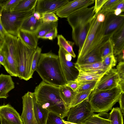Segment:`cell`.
Masks as SVG:
<instances>
[{"label":"cell","instance_id":"cell-1","mask_svg":"<svg viewBox=\"0 0 124 124\" xmlns=\"http://www.w3.org/2000/svg\"><path fill=\"white\" fill-rule=\"evenodd\" d=\"M33 93L37 102L43 108L63 119L67 116L69 110L66 108L60 96L59 87L42 81L36 87Z\"/></svg>","mask_w":124,"mask_h":124},{"label":"cell","instance_id":"cell-2","mask_svg":"<svg viewBox=\"0 0 124 124\" xmlns=\"http://www.w3.org/2000/svg\"><path fill=\"white\" fill-rule=\"evenodd\" d=\"M36 71L48 84L59 87L67 83L58 56L51 52L41 54Z\"/></svg>","mask_w":124,"mask_h":124},{"label":"cell","instance_id":"cell-3","mask_svg":"<svg viewBox=\"0 0 124 124\" xmlns=\"http://www.w3.org/2000/svg\"><path fill=\"white\" fill-rule=\"evenodd\" d=\"M94 6L79 10L67 18L72 28V39L81 50L89 30L90 21L95 14Z\"/></svg>","mask_w":124,"mask_h":124},{"label":"cell","instance_id":"cell-4","mask_svg":"<svg viewBox=\"0 0 124 124\" xmlns=\"http://www.w3.org/2000/svg\"><path fill=\"white\" fill-rule=\"evenodd\" d=\"M123 93L118 86L112 89L91 92L88 100L93 112H106L112 109Z\"/></svg>","mask_w":124,"mask_h":124},{"label":"cell","instance_id":"cell-5","mask_svg":"<svg viewBox=\"0 0 124 124\" xmlns=\"http://www.w3.org/2000/svg\"><path fill=\"white\" fill-rule=\"evenodd\" d=\"M36 49L26 45L17 37L16 47V63L17 77L27 81L30 74L33 54Z\"/></svg>","mask_w":124,"mask_h":124},{"label":"cell","instance_id":"cell-6","mask_svg":"<svg viewBox=\"0 0 124 124\" xmlns=\"http://www.w3.org/2000/svg\"><path fill=\"white\" fill-rule=\"evenodd\" d=\"M34 9L24 12L3 10L1 16V21L6 31L11 35L17 37L18 31L23 22L32 14Z\"/></svg>","mask_w":124,"mask_h":124},{"label":"cell","instance_id":"cell-7","mask_svg":"<svg viewBox=\"0 0 124 124\" xmlns=\"http://www.w3.org/2000/svg\"><path fill=\"white\" fill-rule=\"evenodd\" d=\"M17 39V37L9 34L5 36L4 42L0 49L5 57L4 67L11 76L16 77H17L16 63Z\"/></svg>","mask_w":124,"mask_h":124},{"label":"cell","instance_id":"cell-8","mask_svg":"<svg viewBox=\"0 0 124 124\" xmlns=\"http://www.w3.org/2000/svg\"><path fill=\"white\" fill-rule=\"evenodd\" d=\"M93 113L87 99L70 109L67 116V121L81 124Z\"/></svg>","mask_w":124,"mask_h":124},{"label":"cell","instance_id":"cell-9","mask_svg":"<svg viewBox=\"0 0 124 124\" xmlns=\"http://www.w3.org/2000/svg\"><path fill=\"white\" fill-rule=\"evenodd\" d=\"M98 13L95 14L90 21V26L84 43L79 52L78 53L77 60L75 63L78 64L87 54L96 36L97 30L101 23L97 20Z\"/></svg>","mask_w":124,"mask_h":124},{"label":"cell","instance_id":"cell-10","mask_svg":"<svg viewBox=\"0 0 124 124\" xmlns=\"http://www.w3.org/2000/svg\"><path fill=\"white\" fill-rule=\"evenodd\" d=\"M124 25V15L118 16L113 12L110 13L105 16V19L102 24V29L104 39L108 40L117 30Z\"/></svg>","mask_w":124,"mask_h":124},{"label":"cell","instance_id":"cell-11","mask_svg":"<svg viewBox=\"0 0 124 124\" xmlns=\"http://www.w3.org/2000/svg\"><path fill=\"white\" fill-rule=\"evenodd\" d=\"M33 93L28 91L22 97L23 110L20 116L23 124H38L33 109Z\"/></svg>","mask_w":124,"mask_h":124},{"label":"cell","instance_id":"cell-12","mask_svg":"<svg viewBox=\"0 0 124 124\" xmlns=\"http://www.w3.org/2000/svg\"><path fill=\"white\" fill-rule=\"evenodd\" d=\"M120 81L116 69L111 68L100 78L92 92L112 89L118 86Z\"/></svg>","mask_w":124,"mask_h":124},{"label":"cell","instance_id":"cell-13","mask_svg":"<svg viewBox=\"0 0 124 124\" xmlns=\"http://www.w3.org/2000/svg\"><path fill=\"white\" fill-rule=\"evenodd\" d=\"M94 0H75L69 1L56 12V15L61 18H67L74 13L93 4Z\"/></svg>","mask_w":124,"mask_h":124},{"label":"cell","instance_id":"cell-14","mask_svg":"<svg viewBox=\"0 0 124 124\" xmlns=\"http://www.w3.org/2000/svg\"><path fill=\"white\" fill-rule=\"evenodd\" d=\"M66 52L63 48L59 47L58 56L62 71L67 82L76 80L78 71L75 67V63L66 59L65 56Z\"/></svg>","mask_w":124,"mask_h":124},{"label":"cell","instance_id":"cell-15","mask_svg":"<svg viewBox=\"0 0 124 124\" xmlns=\"http://www.w3.org/2000/svg\"><path fill=\"white\" fill-rule=\"evenodd\" d=\"M69 1L37 0L35 8V11L39 13L41 15L47 13H56Z\"/></svg>","mask_w":124,"mask_h":124},{"label":"cell","instance_id":"cell-16","mask_svg":"<svg viewBox=\"0 0 124 124\" xmlns=\"http://www.w3.org/2000/svg\"><path fill=\"white\" fill-rule=\"evenodd\" d=\"M0 117L15 124H23L19 113L9 104L0 105Z\"/></svg>","mask_w":124,"mask_h":124},{"label":"cell","instance_id":"cell-17","mask_svg":"<svg viewBox=\"0 0 124 124\" xmlns=\"http://www.w3.org/2000/svg\"><path fill=\"white\" fill-rule=\"evenodd\" d=\"M111 39L113 46V54L115 56L124 50V25L113 34Z\"/></svg>","mask_w":124,"mask_h":124},{"label":"cell","instance_id":"cell-18","mask_svg":"<svg viewBox=\"0 0 124 124\" xmlns=\"http://www.w3.org/2000/svg\"><path fill=\"white\" fill-rule=\"evenodd\" d=\"M14 87V83L10 75L2 73L0 75V99H7L8 93Z\"/></svg>","mask_w":124,"mask_h":124},{"label":"cell","instance_id":"cell-19","mask_svg":"<svg viewBox=\"0 0 124 124\" xmlns=\"http://www.w3.org/2000/svg\"><path fill=\"white\" fill-rule=\"evenodd\" d=\"M17 36L29 47L36 49L37 47L38 38L35 33L20 29L18 31Z\"/></svg>","mask_w":124,"mask_h":124},{"label":"cell","instance_id":"cell-20","mask_svg":"<svg viewBox=\"0 0 124 124\" xmlns=\"http://www.w3.org/2000/svg\"><path fill=\"white\" fill-rule=\"evenodd\" d=\"M33 101L34 115L38 124H46L50 112L37 102L33 93Z\"/></svg>","mask_w":124,"mask_h":124},{"label":"cell","instance_id":"cell-21","mask_svg":"<svg viewBox=\"0 0 124 124\" xmlns=\"http://www.w3.org/2000/svg\"><path fill=\"white\" fill-rule=\"evenodd\" d=\"M75 67L78 71L85 72H100L108 70L111 68H107L103 65L102 62L82 64L75 63Z\"/></svg>","mask_w":124,"mask_h":124},{"label":"cell","instance_id":"cell-22","mask_svg":"<svg viewBox=\"0 0 124 124\" xmlns=\"http://www.w3.org/2000/svg\"><path fill=\"white\" fill-rule=\"evenodd\" d=\"M60 96L66 108L69 110L71 103L77 93L70 88L65 85L59 87Z\"/></svg>","mask_w":124,"mask_h":124},{"label":"cell","instance_id":"cell-23","mask_svg":"<svg viewBox=\"0 0 124 124\" xmlns=\"http://www.w3.org/2000/svg\"><path fill=\"white\" fill-rule=\"evenodd\" d=\"M42 23V20L41 18L39 20L37 19L32 14L24 21L20 29L35 33Z\"/></svg>","mask_w":124,"mask_h":124},{"label":"cell","instance_id":"cell-24","mask_svg":"<svg viewBox=\"0 0 124 124\" xmlns=\"http://www.w3.org/2000/svg\"><path fill=\"white\" fill-rule=\"evenodd\" d=\"M81 124H110L109 114L106 112L94 113Z\"/></svg>","mask_w":124,"mask_h":124},{"label":"cell","instance_id":"cell-25","mask_svg":"<svg viewBox=\"0 0 124 124\" xmlns=\"http://www.w3.org/2000/svg\"><path fill=\"white\" fill-rule=\"evenodd\" d=\"M109 70L102 72H95L78 71V75L75 80L78 83L92 81H98Z\"/></svg>","mask_w":124,"mask_h":124},{"label":"cell","instance_id":"cell-26","mask_svg":"<svg viewBox=\"0 0 124 124\" xmlns=\"http://www.w3.org/2000/svg\"><path fill=\"white\" fill-rule=\"evenodd\" d=\"M102 42L88 54L79 64H89L102 62V59L100 52V47Z\"/></svg>","mask_w":124,"mask_h":124},{"label":"cell","instance_id":"cell-27","mask_svg":"<svg viewBox=\"0 0 124 124\" xmlns=\"http://www.w3.org/2000/svg\"><path fill=\"white\" fill-rule=\"evenodd\" d=\"M37 0H21L18 4L11 11L24 12L34 9Z\"/></svg>","mask_w":124,"mask_h":124},{"label":"cell","instance_id":"cell-28","mask_svg":"<svg viewBox=\"0 0 124 124\" xmlns=\"http://www.w3.org/2000/svg\"><path fill=\"white\" fill-rule=\"evenodd\" d=\"M57 37V44L59 47L63 48L73 58H75L76 55L73 49L72 43L66 40L62 35H58Z\"/></svg>","mask_w":124,"mask_h":124},{"label":"cell","instance_id":"cell-29","mask_svg":"<svg viewBox=\"0 0 124 124\" xmlns=\"http://www.w3.org/2000/svg\"><path fill=\"white\" fill-rule=\"evenodd\" d=\"M58 23L43 22L35 33L38 38H41L46 34L55 27H57Z\"/></svg>","mask_w":124,"mask_h":124},{"label":"cell","instance_id":"cell-30","mask_svg":"<svg viewBox=\"0 0 124 124\" xmlns=\"http://www.w3.org/2000/svg\"><path fill=\"white\" fill-rule=\"evenodd\" d=\"M109 113L110 124H123V117L119 107L113 108Z\"/></svg>","mask_w":124,"mask_h":124},{"label":"cell","instance_id":"cell-31","mask_svg":"<svg viewBox=\"0 0 124 124\" xmlns=\"http://www.w3.org/2000/svg\"><path fill=\"white\" fill-rule=\"evenodd\" d=\"M100 52L102 59L113 53V46L111 38L106 40L104 39L100 47Z\"/></svg>","mask_w":124,"mask_h":124},{"label":"cell","instance_id":"cell-32","mask_svg":"<svg viewBox=\"0 0 124 124\" xmlns=\"http://www.w3.org/2000/svg\"><path fill=\"white\" fill-rule=\"evenodd\" d=\"M121 0H108L99 12L105 16L108 13L113 12L117 5Z\"/></svg>","mask_w":124,"mask_h":124},{"label":"cell","instance_id":"cell-33","mask_svg":"<svg viewBox=\"0 0 124 124\" xmlns=\"http://www.w3.org/2000/svg\"><path fill=\"white\" fill-rule=\"evenodd\" d=\"M92 91L91 90L77 92L71 103L70 108L88 99Z\"/></svg>","mask_w":124,"mask_h":124},{"label":"cell","instance_id":"cell-34","mask_svg":"<svg viewBox=\"0 0 124 124\" xmlns=\"http://www.w3.org/2000/svg\"><path fill=\"white\" fill-rule=\"evenodd\" d=\"M98 81H92L82 83H78V87L76 91V92L93 91Z\"/></svg>","mask_w":124,"mask_h":124},{"label":"cell","instance_id":"cell-35","mask_svg":"<svg viewBox=\"0 0 124 124\" xmlns=\"http://www.w3.org/2000/svg\"><path fill=\"white\" fill-rule=\"evenodd\" d=\"M41 51V48L37 46L33 54L31 64L30 74L31 78H32L33 75L37 68Z\"/></svg>","mask_w":124,"mask_h":124},{"label":"cell","instance_id":"cell-36","mask_svg":"<svg viewBox=\"0 0 124 124\" xmlns=\"http://www.w3.org/2000/svg\"><path fill=\"white\" fill-rule=\"evenodd\" d=\"M21 0H0L3 10L9 11L16 7ZM2 10V11H3Z\"/></svg>","mask_w":124,"mask_h":124},{"label":"cell","instance_id":"cell-37","mask_svg":"<svg viewBox=\"0 0 124 124\" xmlns=\"http://www.w3.org/2000/svg\"><path fill=\"white\" fill-rule=\"evenodd\" d=\"M117 61L116 58L112 53L103 58L102 62L105 67L112 68L116 65Z\"/></svg>","mask_w":124,"mask_h":124},{"label":"cell","instance_id":"cell-38","mask_svg":"<svg viewBox=\"0 0 124 124\" xmlns=\"http://www.w3.org/2000/svg\"><path fill=\"white\" fill-rule=\"evenodd\" d=\"M59 116L54 113L50 112L46 124H66Z\"/></svg>","mask_w":124,"mask_h":124},{"label":"cell","instance_id":"cell-39","mask_svg":"<svg viewBox=\"0 0 124 124\" xmlns=\"http://www.w3.org/2000/svg\"><path fill=\"white\" fill-rule=\"evenodd\" d=\"M41 18L43 22H57L58 20V17L54 13H47L42 14Z\"/></svg>","mask_w":124,"mask_h":124},{"label":"cell","instance_id":"cell-40","mask_svg":"<svg viewBox=\"0 0 124 124\" xmlns=\"http://www.w3.org/2000/svg\"><path fill=\"white\" fill-rule=\"evenodd\" d=\"M120 81H124V62H119L116 69Z\"/></svg>","mask_w":124,"mask_h":124},{"label":"cell","instance_id":"cell-41","mask_svg":"<svg viewBox=\"0 0 124 124\" xmlns=\"http://www.w3.org/2000/svg\"><path fill=\"white\" fill-rule=\"evenodd\" d=\"M57 28L55 27L48 32L41 38L52 40L57 37Z\"/></svg>","mask_w":124,"mask_h":124},{"label":"cell","instance_id":"cell-42","mask_svg":"<svg viewBox=\"0 0 124 124\" xmlns=\"http://www.w3.org/2000/svg\"><path fill=\"white\" fill-rule=\"evenodd\" d=\"M108 0H95L93 11L95 14L97 13L100 10L102 6Z\"/></svg>","mask_w":124,"mask_h":124},{"label":"cell","instance_id":"cell-43","mask_svg":"<svg viewBox=\"0 0 124 124\" xmlns=\"http://www.w3.org/2000/svg\"><path fill=\"white\" fill-rule=\"evenodd\" d=\"M119 104V108L123 115L124 114V93H122L121 94L118 101Z\"/></svg>","mask_w":124,"mask_h":124},{"label":"cell","instance_id":"cell-44","mask_svg":"<svg viewBox=\"0 0 124 124\" xmlns=\"http://www.w3.org/2000/svg\"><path fill=\"white\" fill-rule=\"evenodd\" d=\"M66 85L76 92L78 87L79 83L75 80L70 81L68 82Z\"/></svg>","mask_w":124,"mask_h":124},{"label":"cell","instance_id":"cell-45","mask_svg":"<svg viewBox=\"0 0 124 124\" xmlns=\"http://www.w3.org/2000/svg\"><path fill=\"white\" fill-rule=\"evenodd\" d=\"M105 16L102 14L98 12L97 16V21L99 23H103L105 20Z\"/></svg>","mask_w":124,"mask_h":124},{"label":"cell","instance_id":"cell-46","mask_svg":"<svg viewBox=\"0 0 124 124\" xmlns=\"http://www.w3.org/2000/svg\"><path fill=\"white\" fill-rule=\"evenodd\" d=\"M5 57L2 52L0 50V65H1L3 66L5 63Z\"/></svg>","mask_w":124,"mask_h":124},{"label":"cell","instance_id":"cell-47","mask_svg":"<svg viewBox=\"0 0 124 124\" xmlns=\"http://www.w3.org/2000/svg\"><path fill=\"white\" fill-rule=\"evenodd\" d=\"M124 50H123L121 53L117 55V57L116 58L119 62H124Z\"/></svg>","mask_w":124,"mask_h":124},{"label":"cell","instance_id":"cell-48","mask_svg":"<svg viewBox=\"0 0 124 124\" xmlns=\"http://www.w3.org/2000/svg\"><path fill=\"white\" fill-rule=\"evenodd\" d=\"M32 15L35 18L38 20H39L41 19V15L39 12L34 10Z\"/></svg>","mask_w":124,"mask_h":124},{"label":"cell","instance_id":"cell-49","mask_svg":"<svg viewBox=\"0 0 124 124\" xmlns=\"http://www.w3.org/2000/svg\"><path fill=\"white\" fill-rule=\"evenodd\" d=\"M1 124H15L2 117H0Z\"/></svg>","mask_w":124,"mask_h":124},{"label":"cell","instance_id":"cell-50","mask_svg":"<svg viewBox=\"0 0 124 124\" xmlns=\"http://www.w3.org/2000/svg\"><path fill=\"white\" fill-rule=\"evenodd\" d=\"M0 31L4 36L9 34L4 29L1 24V21H0Z\"/></svg>","mask_w":124,"mask_h":124},{"label":"cell","instance_id":"cell-51","mask_svg":"<svg viewBox=\"0 0 124 124\" xmlns=\"http://www.w3.org/2000/svg\"><path fill=\"white\" fill-rule=\"evenodd\" d=\"M4 36L0 31V49L2 47L4 41Z\"/></svg>","mask_w":124,"mask_h":124},{"label":"cell","instance_id":"cell-52","mask_svg":"<svg viewBox=\"0 0 124 124\" xmlns=\"http://www.w3.org/2000/svg\"><path fill=\"white\" fill-rule=\"evenodd\" d=\"M124 12V11L120 8H117L114 10L113 13L116 15L118 16Z\"/></svg>","mask_w":124,"mask_h":124},{"label":"cell","instance_id":"cell-53","mask_svg":"<svg viewBox=\"0 0 124 124\" xmlns=\"http://www.w3.org/2000/svg\"><path fill=\"white\" fill-rule=\"evenodd\" d=\"M63 122L66 124H78L76 123H72L67 121H65L63 119H62Z\"/></svg>","mask_w":124,"mask_h":124},{"label":"cell","instance_id":"cell-54","mask_svg":"<svg viewBox=\"0 0 124 124\" xmlns=\"http://www.w3.org/2000/svg\"><path fill=\"white\" fill-rule=\"evenodd\" d=\"M2 10V7L1 4L0 3V16H1V15Z\"/></svg>","mask_w":124,"mask_h":124},{"label":"cell","instance_id":"cell-55","mask_svg":"<svg viewBox=\"0 0 124 124\" xmlns=\"http://www.w3.org/2000/svg\"></svg>","mask_w":124,"mask_h":124}]
</instances>
